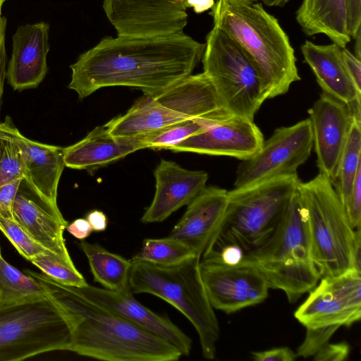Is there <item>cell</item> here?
I'll list each match as a JSON object with an SVG mask.
<instances>
[{"label": "cell", "mask_w": 361, "mask_h": 361, "mask_svg": "<svg viewBox=\"0 0 361 361\" xmlns=\"http://www.w3.org/2000/svg\"><path fill=\"white\" fill-rule=\"evenodd\" d=\"M205 44L185 33L105 37L70 66L68 87L82 99L99 89L126 86L156 94L192 74Z\"/></svg>", "instance_id": "obj_1"}, {"label": "cell", "mask_w": 361, "mask_h": 361, "mask_svg": "<svg viewBox=\"0 0 361 361\" xmlns=\"http://www.w3.org/2000/svg\"><path fill=\"white\" fill-rule=\"evenodd\" d=\"M62 312L70 329L69 351L107 361H176L173 345L90 300L75 286L25 270Z\"/></svg>", "instance_id": "obj_2"}, {"label": "cell", "mask_w": 361, "mask_h": 361, "mask_svg": "<svg viewBox=\"0 0 361 361\" xmlns=\"http://www.w3.org/2000/svg\"><path fill=\"white\" fill-rule=\"evenodd\" d=\"M209 13L252 61L269 98L286 93L300 80L295 51L278 20L261 3L218 0Z\"/></svg>", "instance_id": "obj_3"}, {"label": "cell", "mask_w": 361, "mask_h": 361, "mask_svg": "<svg viewBox=\"0 0 361 361\" xmlns=\"http://www.w3.org/2000/svg\"><path fill=\"white\" fill-rule=\"evenodd\" d=\"M241 264L255 268L269 288L283 290L290 302L315 287L320 275L312 257L306 216L297 190L271 235L246 253Z\"/></svg>", "instance_id": "obj_4"}, {"label": "cell", "mask_w": 361, "mask_h": 361, "mask_svg": "<svg viewBox=\"0 0 361 361\" xmlns=\"http://www.w3.org/2000/svg\"><path fill=\"white\" fill-rule=\"evenodd\" d=\"M131 262L132 293L154 295L176 307L196 329L203 357L214 359L220 329L202 278L200 258L194 255L171 266Z\"/></svg>", "instance_id": "obj_5"}, {"label": "cell", "mask_w": 361, "mask_h": 361, "mask_svg": "<svg viewBox=\"0 0 361 361\" xmlns=\"http://www.w3.org/2000/svg\"><path fill=\"white\" fill-rule=\"evenodd\" d=\"M225 113L210 80L201 73L188 75L156 94H144L126 114L104 126L114 136L135 137Z\"/></svg>", "instance_id": "obj_6"}, {"label": "cell", "mask_w": 361, "mask_h": 361, "mask_svg": "<svg viewBox=\"0 0 361 361\" xmlns=\"http://www.w3.org/2000/svg\"><path fill=\"white\" fill-rule=\"evenodd\" d=\"M296 190L305 214L312 257L320 279L355 269V229L350 224L331 180L319 173L307 182L300 180Z\"/></svg>", "instance_id": "obj_7"}, {"label": "cell", "mask_w": 361, "mask_h": 361, "mask_svg": "<svg viewBox=\"0 0 361 361\" xmlns=\"http://www.w3.org/2000/svg\"><path fill=\"white\" fill-rule=\"evenodd\" d=\"M300 180L297 174L286 176L228 191L224 218L210 241L236 245L245 254L260 246L276 228Z\"/></svg>", "instance_id": "obj_8"}, {"label": "cell", "mask_w": 361, "mask_h": 361, "mask_svg": "<svg viewBox=\"0 0 361 361\" xmlns=\"http://www.w3.org/2000/svg\"><path fill=\"white\" fill-rule=\"evenodd\" d=\"M71 343L68 324L47 294L0 306V361L69 350Z\"/></svg>", "instance_id": "obj_9"}, {"label": "cell", "mask_w": 361, "mask_h": 361, "mask_svg": "<svg viewBox=\"0 0 361 361\" xmlns=\"http://www.w3.org/2000/svg\"><path fill=\"white\" fill-rule=\"evenodd\" d=\"M202 62L223 110L253 121L268 95L240 44L214 25L206 37Z\"/></svg>", "instance_id": "obj_10"}, {"label": "cell", "mask_w": 361, "mask_h": 361, "mask_svg": "<svg viewBox=\"0 0 361 361\" xmlns=\"http://www.w3.org/2000/svg\"><path fill=\"white\" fill-rule=\"evenodd\" d=\"M216 1L104 0L103 8L118 36L153 37L184 33L188 8L200 13Z\"/></svg>", "instance_id": "obj_11"}, {"label": "cell", "mask_w": 361, "mask_h": 361, "mask_svg": "<svg viewBox=\"0 0 361 361\" xmlns=\"http://www.w3.org/2000/svg\"><path fill=\"white\" fill-rule=\"evenodd\" d=\"M312 148V131L309 118L276 129L255 155L239 164L234 188L296 175L298 169L307 161Z\"/></svg>", "instance_id": "obj_12"}, {"label": "cell", "mask_w": 361, "mask_h": 361, "mask_svg": "<svg viewBox=\"0 0 361 361\" xmlns=\"http://www.w3.org/2000/svg\"><path fill=\"white\" fill-rule=\"evenodd\" d=\"M307 328L350 326L361 317V272L320 279L294 314Z\"/></svg>", "instance_id": "obj_13"}, {"label": "cell", "mask_w": 361, "mask_h": 361, "mask_svg": "<svg viewBox=\"0 0 361 361\" xmlns=\"http://www.w3.org/2000/svg\"><path fill=\"white\" fill-rule=\"evenodd\" d=\"M200 272L209 300L214 309L233 313L262 302L269 285L254 267L227 265L200 260Z\"/></svg>", "instance_id": "obj_14"}, {"label": "cell", "mask_w": 361, "mask_h": 361, "mask_svg": "<svg viewBox=\"0 0 361 361\" xmlns=\"http://www.w3.org/2000/svg\"><path fill=\"white\" fill-rule=\"evenodd\" d=\"M264 141L261 130L253 121L226 114L168 149L231 157L243 161L255 155Z\"/></svg>", "instance_id": "obj_15"}, {"label": "cell", "mask_w": 361, "mask_h": 361, "mask_svg": "<svg viewBox=\"0 0 361 361\" xmlns=\"http://www.w3.org/2000/svg\"><path fill=\"white\" fill-rule=\"evenodd\" d=\"M12 215L36 242L64 260L73 262L63 238L68 223L57 204L44 197L24 178L16 193Z\"/></svg>", "instance_id": "obj_16"}, {"label": "cell", "mask_w": 361, "mask_h": 361, "mask_svg": "<svg viewBox=\"0 0 361 361\" xmlns=\"http://www.w3.org/2000/svg\"><path fill=\"white\" fill-rule=\"evenodd\" d=\"M308 113L317 167L333 181L353 121L351 108L322 92Z\"/></svg>", "instance_id": "obj_17"}, {"label": "cell", "mask_w": 361, "mask_h": 361, "mask_svg": "<svg viewBox=\"0 0 361 361\" xmlns=\"http://www.w3.org/2000/svg\"><path fill=\"white\" fill-rule=\"evenodd\" d=\"M75 287L90 300L173 345L182 355L190 354L192 349L190 338L168 317L158 314L138 302L133 297L132 291H114L88 283Z\"/></svg>", "instance_id": "obj_18"}, {"label": "cell", "mask_w": 361, "mask_h": 361, "mask_svg": "<svg viewBox=\"0 0 361 361\" xmlns=\"http://www.w3.org/2000/svg\"><path fill=\"white\" fill-rule=\"evenodd\" d=\"M155 193L141 218L145 224L161 222L188 205L206 187L208 173L183 168L173 161L162 159L154 172Z\"/></svg>", "instance_id": "obj_19"}, {"label": "cell", "mask_w": 361, "mask_h": 361, "mask_svg": "<svg viewBox=\"0 0 361 361\" xmlns=\"http://www.w3.org/2000/svg\"><path fill=\"white\" fill-rule=\"evenodd\" d=\"M49 25L44 22L19 26L12 37V53L6 78L14 90L37 87L47 71Z\"/></svg>", "instance_id": "obj_20"}, {"label": "cell", "mask_w": 361, "mask_h": 361, "mask_svg": "<svg viewBox=\"0 0 361 361\" xmlns=\"http://www.w3.org/2000/svg\"><path fill=\"white\" fill-rule=\"evenodd\" d=\"M228 194L226 189L207 186L187 205L169 237L185 243L200 258L222 221Z\"/></svg>", "instance_id": "obj_21"}, {"label": "cell", "mask_w": 361, "mask_h": 361, "mask_svg": "<svg viewBox=\"0 0 361 361\" xmlns=\"http://www.w3.org/2000/svg\"><path fill=\"white\" fill-rule=\"evenodd\" d=\"M147 148L144 136L116 137L97 126L79 142L63 148L65 166L89 173Z\"/></svg>", "instance_id": "obj_22"}, {"label": "cell", "mask_w": 361, "mask_h": 361, "mask_svg": "<svg viewBox=\"0 0 361 361\" xmlns=\"http://www.w3.org/2000/svg\"><path fill=\"white\" fill-rule=\"evenodd\" d=\"M12 137L19 147L25 178L44 197L57 204L59 183L65 167L63 148L32 141L6 120Z\"/></svg>", "instance_id": "obj_23"}, {"label": "cell", "mask_w": 361, "mask_h": 361, "mask_svg": "<svg viewBox=\"0 0 361 361\" xmlns=\"http://www.w3.org/2000/svg\"><path fill=\"white\" fill-rule=\"evenodd\" d=\"M338 44H317L305 41L301 51L306 63L314 73L323 92L350 105L360 101L359 92L349 75L343 61Z\"/></svg>", "instance_id": "obj_24"}, {"label": "cell", "mask_w": 361, "mask_h": 361, "mask_svg": "<svg viewBox=\"0 0 361 361\" xmlns=\"http://www.w3.org/2000/svg\"><path fill=\"white\" fill-rule=\"evenodd\" d=\"M296 20L308 36L325 35L341 48L351 41L347 0H303L296 11Z\"/></svg>", "instance_id": "obj_25"}, {"label": "cell", "mask_w": 361, "mask_h": 361, "mask_svg": "<svg viewBox=\"0 0 361 361\" xmlns=\"http://www.w3.org/2000/svg\"><path fill=\"white\" fill-rule=\"evenodd\" d=\"M80 247L87 259L94 281L106 289L131 291L129 283L131 260L112 253L97 243L82 240Z\"/></svg>", "instance_id": "obj_26"}, {"label": "cell", "mask_w": 361, "mask_h": 361, "mask_svg": "<svg viewBox=\"0 0 361 361\" xmlns=\"http://www.w3.org/2000/svg\"><path fill=\"white\" fill-rule=\"evenodd\" d=\"M352 112L353 121L348 139L336 176L331 181L344 209L348 204L357 173L361 169V113L359 111Z\"/></svg>", "instance_id": "obj_27"}, {"label": "cell", "mask_w": 361, "mask_h": 361, "mask_svg": "<svg viewBox=\"0 0 361 361\" xmlns=\"http://www.w3.org/2000/svg\"><path fill=\"white\" fill-rule=\"evenodd\" d=\"M46 295L32 277L8 263L0 250V306Z\"/></svg>", "instance_id": "obj_28"}, {"label": "cell", "mask_w": 361, "mask_h": 361, "mask_svg": "<svg viewBox=\"0 0 361 361\" xmlns=\"http://www.w3.org/2000/svg\"><path fill=\"white\" fill-rule=\"evenodd\" d=\"M194 255H196L193 250L185 243L168 236L160 239L144 240L142 248L131 260L171 266Z\"/></svg>", "instance_id": "obj_29"}, {"label": "cell", "mask_w": 361, "mask_h": 361, "mask_svg": "<svg viewBox=\"0 0 361 361\" xmlns=\"http://www.w3.org/2000/svg\"><path fill=\"white\" fill-rule=\"evenodd\" d=\"M226 113L207 118L188 120L144 136L147 148L168 149L208 126L214 120Z\"/></svg>", "instance_id": "obj_30"}, {"label": "cell", "mask_w": 361, "mask_h": 361, "mask_svg": "<svg viewBox=\"0 0 361 361\" xmlns=\"http://www.w3.org/2000/svg\"><path fill=\"white\" fill-rule=\"evenodd\" d=\"M24 177L21 151L12 137L6 121L0 123V187Z\"/></svg>", "instance_id": "obj_31"}, {"label": "cell", "mask_w": 361, "mask_h": 361, "mask_svg": "<svg viewBox=\"0 0 361 361\" xmlns=\"http://www.w3.org/2000/svg\"><path fill=\"white\" fill-rule=\"evenodd\" d=\"M30 262L43 274L61 283L78 287L87 284L73 262H67L57 255L41 254L34 257Z\"/></svg>", "instance_id": "obj_32"}, {"label": "cell", "mask_w": 361, "mask_h": 361, "mask_svg": "<svg viewBox=\"0 0 361 361\" xmlns=\"http://www.w3.org/2000/svg\"><path fill=\"white\" fill-rule=\"evenodd\" d=\"M0 230L14 245L18 252L29 261L41 254L57 255L36 242L12 219L0 216Z\"/></svg>", "instance_id": "obj_33"}, {"label": "cell", "mask_w": 361, "mask_h": 361, "mask_svg": "<svg viewBox=\"0 0 361 361\" xmlns=\"http://www.w3.org/2000/svg\"><path fill=\"white\" fill-rule=\"evenodd\" d=\"M339 328L336 326L307 328L305 339L297 350V356L313 357L319 350L329 342L331 337Z\"/></svg>", "instance_id": "obj_34"}, {"label": "cell", "mask_w": 361, "mask_h": 361, "mask_svg": "<svg viewBox=\"0 0 361 361\" xmlns=\"http://www.w3.org/2000/svg\"><path fill=\"white\" fill-rule=\"evenodd\" d=\"M345 212L351 226L355 229L361 224V169L357 173Z\"/></svg>", "instance_id": "obj_35"}, {"label": "cell", "mask_w": 361, "mask_h": 361, "mask_svg": "<svg viewBox=\"0 0 361 361\" xmlns=\"http://www.w3.org/2000/svg\"><path fill=\"white\" fill-rule=\"evenodd\" d=\"M350 345L348 343H331L328 342L313 356L317 361H343L348 358Z\"/></svg>", "instance_id": "obj_36"}, {"label": "cell", "mask_w": 361, "mask_h": 361, "mask_svg": "<svg viewBox=\"0 0 361 361\" xmlns=\"http://www.w3.org/2000/svg\"><path fill=\"white\" fill-rule=\"evenodd\" d=\"M251 355L255 361H293L298 357L296 353L287 346L252 351Z\"/></svg>", "instance_id": "obj_37"}, {"label": "cell", "mask_w": 361, "mask_h": 361, "mask_svg": "<svg viewBox=\"0 0 361 361\" xmlns=\"http://www.w3.org/2000/svg\"><path fill=\"white\" fill-rule=\"evenodd\" d=\"M348 30L355 39L361 30V0H347Z\"/></svg>", "instance_id": "obj_38"}, {"label": "cell", "mask_w": 361, "mask_h": 361, "mask_svg": "<svg viewBox=\"0 0 361 361\" xmlns=\"http://www.w3.org/2000/svg\"><path fill=\"white\" fill-rule=\"evenodd\" d=\"M342 59L345 67L357 90L361 92V63L360 59L348 49L343 48Z\"/></svg>", "instance_id": "obj_39"}, {"label": "cell", "mask_w": 361, "mask_h": 361, "mask_svg": "<svg viewBox=\"0 0 361 361\" xmlns=\"http://www.w3.org/2000/svg\"><path fill=\"white\" fill-rule=\"evenodd\" d=\"M6 18L0 15V106L4 90V84L6 78V53L5 48ZM1 123V122H0Z\"/></svg>", "instance_id": "obj_40"}, {"label": "cell", "mask_w": 361, "mask_h": 361, "mask_svg": "<svg viewBox=\"0 0 361 361\" xmlns=\"http://www.w3.org/2000/svg\"><path fill=\"white\" fill-rule=\"evenodd\" d=\"M66 230L73 237L84 240L92 232V228L86 219H77L66 226Z\"/></svg>", "instance_id": "obj_41"}, {"label": "cell", "mask_w": 361, "mask_h": 361, "mask_svg": "<svg viewBox=\"0 0 361 361\" xmlns=\"http://www.w3.org/2000/svg\"><path fill=\"white\" fill-rule=\"evenodd\" d=\"M86 219L90 224L92 231L102 232L106 229L107 218L105 214L99 210H92L90 212Z\"/></svg>", "instance_id": "obj_42"}, {"label": "cell", "mask_w": 361, "mask_h": 361, "mask_svg": "<svg viewBox=\"0 0 361 361\" xmlns=\"http://www.w3.org/2000/svg\"><path fill=\"white\" fill-rule=\"evenodd\" d=\"M262 2L267 6H276L281 7L286 5L290 0H262Z\"/></svg>", "instance_id": "obj_43"}, {"label": "cell", "mask_w": 361, "mask_h": 361, "mask_svg": "<svg viewBox=\"0 0 361 361\" xmlns=\"http://www.w3.org/2000/svg\"><path fill=\"white\" fill-rule=\"evenodd\" d=\"M6 1V0H0V15H1L2 6Z\"/></svg>", "instance_id": "obj_44"}, {"label": "cell", "mask_w": 361, "mask_h": 361, "mask_svg": "<svg viewBox=\"0 0 361 361\" xmlns=\"http://www.w3.org/2000/svg\"></svg>", "instance_id": "obj_45"}]
</instances>
